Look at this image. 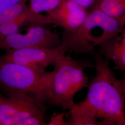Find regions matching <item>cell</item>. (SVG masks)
Listing matches in <instances>:
<instances>
[{"instance_id": "6da1fadb", "label": "cell", "mask_w": 125, "mask_h": 125, "mask_svg": "<svg viewBox=\"0 0 125 125\" xmlns=\"http://www.w3.org/2000/svg\"><path fill=\"white\" fill-rule=\"evenodd\" d=\"M94 56L95 74L89 81L86 97L78 103L95 117L99 125H125V100L120 79L109 60L99 53Z\"/></svg>"}, {"instance_id": "7a4b0ae2", "label": "cell", "mask_w": 125, "mask_h": 125, "mask_svg": "<svg viewBox=\"0 0 125 125\" xmlns=\"http://www.w3.org/2000/svg\"><path fill=\"white\" fill-rule=\"evenodd\" d=\"M53 65L49 82L37 102L45 109L47 104L69 110L75 103L76 94L88 87L89 78L84 70L90 64L76 60L69 53L59 57Z\"/></svg>"}, {"instance_id": "3957f363", "label": "cell", "mask_w": 125, "mask_h": 125, "mask_svg": "<svg viewBox=\"0 0 125 125\" xmlns=\"http://www.w3.org/2000/svg\"><path fill=\"white\" fill-rule=\"evenodd\" d=\"M124 27L120 20L94 8L80 26L70 31L62 30L61 45L66 53L94 55L95 48L119 34Z\"/></svg>"}, {"instance_id": "277c9868", "label": "cell", "mask_w": 125, "mask_h": 125, "mask_svg": "<svg viewBox=\"0 0 125 125\" xmlns=\"http://www.w3.org/2000/svg\"><path fill=\"white\" fill-rule=\"evenodd\" d=\"M51 76V72L42 75L30 68L0 61V92L6 96L25 92L37 101Z\"/></svg>"}, {"instance_id": "5b68a950", "label": "cell", "mask_w": 125, "mask_h": 125, "mask_svg": "<svg viewBox=\"0 0 125 125\" xmlns=\"http://www.w3.org/2000/svg\"><path fill=\"white\" fill-rule=\"evenodd\" d=\"M45 110L30 94L0 92V125H46Z\"/></svg>"}, {"instance_id": "8992f818", "label": "cell", "mask_w": 125, "mask_h": 125, "mask_svg": "<svg viewBox=\"0 0 125 125\" xmlns=\"http://www.w3.org/2000/svg\"><path fill=\"white\" fill-rule=\"evenodd\" d=\"M61 45V37L41 25H31L27 33L16 32L0 39V49L11 50L39 47L55 49Z\"/></svg>"}, {"instance_id": "52a82bcc", "label": "cell", "mask_w": 125, "mask_h": 125, "mask_svg": "<svg viewBox=\"0 0 125 125\" xmlns=\"http://www.w3.org/2000/svg\"><path fill=\"white\" fill-rule=\"evenodd\" d=\"M66 54L61 45L55 49L32 47L6 51L0 56V61L13 62L30 68L42 75L48 73L45 68Z\"/></svg>"}, {"instance_id": "ba28073f", "label": "cell", "mask_w": 125, "mask_h": 125, "mask_svg": "<svg viewBox=\"0 0 125 125\" xmlns=\"http://www.w3.org/2000/svg\"><path fill=\"white\" fill-rule=\"evenodd\" d=\"M46 13L48 24L61 27L66 31L80 26L88 14L86 9L72 0H64L58 7Z\"/></svg>"}, {"instance_id": "9c48e42d", "label": "cell", "mask_w": 125, "mask_h": 125, "mask_svg": "<svg viewBox=\"0 0 125 125\" xmlns=\"http://www.w3.org/2000/svg\"><path fill=\"white\" fill-rule=\"evenodd\" d=\"M29 23L31 25L48 24L47 16L33 12L28 6L17 17L0 25V39L18 32L21 27Z\"/></svg>"}, {"instance_id": "30bf717a", "label": "cell", "mask_w": 125, "mask_h": 125, "mask_svg": "<svg viewBox=\"0 0 125 125\" xmlns=\"http://www.w3.org/2000/svg\"><path fill=\"white\" fill-rule=\"evenodd\" d=\"M97 48L98 53L115 64V69L125 72V46L119 34L104 42Z\"/></svg>"}, {"instance_id": "8fae6325", "label": "cell", "mask_w": 125, "mask_h": 125, "mask_svg": "<svg viewBox=\"0 0 125 125\" xmlns=\"http://www.w3.org/2000/svg\"><path fill=\"white\" fill-rule=\"evenodd\" d=\"M69 111L70 117L66 125H99L95 116L78 103H75Z\"/></svg>"}, {"instance_id": "7c38bea8", "label": "cell", "mask_w": 125, "mask_h": 125, "mask_svg": "<svg viewBox=\"0 0 125 125\" xmlns=\"http://www.w3.org/2000/svg\"><path fill=\"white\" fill-rule=\"evenodd\" d=\"M94 8L121 21L125 13V0H99Z\"/></svg>"}, {"instance_id": "4fadbf2b", "label": "cell", "mask_w": 125, "mask_h": 125, "mask_svg": "<svg viewBox=\"0 0 125 125\" xmlns=\"http://www.w3.org/2000/svg\"><path fill=\"white\" fill-rule=\"evenodd\" d=\"M64 0H30L29 7L35 13L48 12L58 7Z\"/></svg>"}, {"instance_id": "5bb4252c", "label": "cell", "mask_w": 125, "mask_h": 125, "mask_svg": "<svg viewBox=\"0 0 125 125\" xmlns=\"http://www.w3.org/2000/svg\"><path fill=\"white\" fill-rule=\"evenodd\" d=\"M28 6L26 3L13 5L0 12V25L13 20L22 13Z\"/></svg>"}, {"instance_id": "9a60e30c", "label": "cell", "mask_w": 125, "mask_h": 125, "mask_svg": "<svg viewBox=\"0 0 125 125\" xmlns=\"http://www.w3.org/2000/svg\"><path fill=\"white\" fill-rule=\"evenodd\" d=\"M64 113L53 114L50 119L47 125H66L64 119Z\"/></svg>"}, {"instance_id": "2e32d148", "label": "cell", "mask_w": 125, "mask_h": 125, "mask_svg": "<svg viewBox=\"0 0 125 125\" xmlns=\"http://www.w3.org/2000/svg\"><path fill=\"white\" fill-rule=\"evenodd\" d=\"M27 0H0V12L9 7L19 3H26Z\"/></svg>"}, {"instance_id": "e0dca14e", "label": "cell", "mask_w": 125, "mask_h": 125, "mask_svg": "<svg viewBox=\"0 0 125 125\" xmlns=\"http://www.w3.org/2000/svg\"><path fill=\"white\" fill-rule=\"evenodd\" d=\"M76 4L82 8L86 9L90 7L95 5L99 0H72Z\"/></svg>"}, {"instance_id": "ac0fdd59", "label": "cell", "mask_w": 125, "mask_h": 125, "mask_svg": "<svg viewBox=\"0 0 125 125\" xmlns=\"http://www.w3.org/2000/svg\"><path fill=\"white\" fill-rule=\"evenodd\" d=\"M119 36L122 43L125 46V27H124L119 34Z\"/></svg>"}, {"instance_id": "d6986e66", "label": "cell", "mask_w": 125, "mask_h": 125, "mask_svg": "<svg viewBox=\"0 0 125 125\" xmlns=\"http://www.w3.org/2000/svg\"><path fill=\"white\" fill-rule=\"evenodd\" d=\"M120 82H121V88H122L125 100V76H124L121 79H120Z\"/></svg>"}, {"instance_id": "ffe728a7", "label": "cell", "mask_w": 125, "mask_h": 125, "mask_svg": "<svg viewBox=\"0 0 125 125\" xmlns=\"http://www.w3.org/2000/svg\"><path fill=\"white\" fill-rule=\"evenodd\" d=\"M121 22L122 23L123 26L124 27H125V13L123 16V17L121 19Z\"/></svg>"}]
</instances>
